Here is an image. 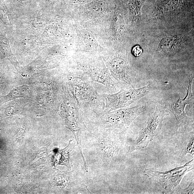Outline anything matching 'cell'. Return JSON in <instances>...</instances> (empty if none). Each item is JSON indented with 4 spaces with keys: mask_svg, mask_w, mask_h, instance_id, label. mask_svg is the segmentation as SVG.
<instances>
[{
    "mask_svg": "<svg viewBox=\"0 0 194 194\" xmlns=\"http://www.w3.org/2000/svg\"><path fill=\"white\" fill-rule=\"evenodd\" d=\"M68 85L72 96L80 110H91L100 114L104 112V98L96 91L87 76H68Z\"/></svg>",
    "mask_w": 194,
    "mask_h": 194,
    "instance_id": "cell-1",
    "label": "cell"
},
{
    "mask_svg": "<svg viewBox=\"0 0 194 194\" xmlns=\"http://www.w3.org/2000/svg\"><path fill=\"white\" fill-rule=\"evenodd\" d=\"M194 159L185 164L167 171H161L154 168H146L144 173L151 180L160 184L164 189L163 193H173L180 188L184 176L194 170Z\"/></svg>",
    "mask_w": 194,
    "mask_h": 194,
    "instance_id": "cell-2",
    "label": "cell"
},
{
    "mask_svg": "<svg viewBox=\"0 0 194 194\" xmlns=\"http://www.w3.org/2000/svg\"><path fill=\"white\" fill-rule=\"evenodd\" d=\"M145 108L144 105L126 107L98 114V122L104 128L126 130Z\"/></svg>",
    "mask_w": 194,
    "mask_h": 194,
    "instance_id": "cell-3",
    "label": "cell"
},
{
    "mask_svg": "<svg viewBox=\"0 0 194 194\" xmlns=\"http://www.w3.org/2000/svg\"><path fill=\"white\" fill-rule=\"evenodd\" d=\"M164 106L157 104L155 112L149 116L147 125L139 132L130 146L128 153L145 149L161 131L165 115Z\"/></svg>",
    "mask_w": 194,
    "mask_h": 194,
    "instance_id": "cell-4",
    "label": "cell"
},
{
    "mask_svg": "<svg viewBox=\"0 0 194 194\" xmlns=\"http://www.w3.org/2000/svg\"><path fill=\"white\" fill-rule=\"evenodd\" d=\"M80 111L72 97L70 101L67 103H64L61 105L59 114L65 125L74 134L85 165V169L87 170L88 166L83 154L81 146L82 134L83 132L86 131L87 128L84 123Z\"/></svg>",
    "mask_w": 194,
    "mask_h": 194,
    "instance_id": "cell-5",
    "label": "cell"
},
{
    "mask_svg": "<svg viewBox=\"0 0 194 194\" xmlns=\"http://www.w3.org/2000/svg\"><path fill=\"white\" fill-rule=\"evenodd\" d=\"M152 89L149 85L139 89L131 88L122 90L111 94L102 95L105 103L104 112L129 107L131 104L148 94Z\"/></svg>",
    "mask_w": 194,
    "mask_h": 194,
    "instance_id": "cell-6",
    "label": "cell"
},
{
    "mask_svg": "<svg viewBox=\"0 0 194 194\" xmlns=\"http://www.w3.org/2000/svg\"><path fill=\"white\" fill-rule=\"evenodd\" d=\"M193 79L192 75L189 76L187 95L184 98H181L179 96L177 101L169 102L165 103L164 106L165 109L170 111L175 117L178 130L183 128L191 121V119L186 113L185 108L187 105H191L193 104L194 95L192 90Z\"/></svg>",
    "mask_w": 194,
    "mask_h": 194,
    "instance_id": "cell-7",
    "label": "cell"
},
{
    "mask_svg": "<svg viewBox=\"0 0 194 194\" xmlns=\"http://www.w3.org/2000/svg\"><path fill=\"white\" fill-rule=\"evenodd\" d=\"M110 72L118 82L131 88H134L135 76L125 59L117 57L110 62Z\"/></svg>",
    "mask_w": 194,
    "mask_h": 194,
    "instance_id": "cell-8",
    "label": "cell"
},
{
    "mask_svg": "<svg viewBox=\"0 0 194 194\" xmlns=\"http://www.w3.org/2000/svg\"><path fill=\"white\" fill-rule=\"evenodd\" d=\"M72 140L69 141V144L66 148L62 150L59 151L58 152L62 155L58 164L64 165L69 168H71V165L69 163V153L70 151L73 148V145L72 144Z\"/></svg>",
    "mask_w": 194,
    "mask_h": 194,
    "instance_id": "cell-9",
    "label": "cell"
},
{
    "mask_svg": "<svg viewBox=\"0 0 194 194\" xmlns=\"http://www.w3.org/2000/svg\"><path fill=\"white\" fill-rule=\"evenodd\" d=\"M194 140L193 133L187 141L186 147L184 151V155H186L189 154L192 156L194 155Z\"/></svg>",
    "mask_w": 194,
    "mask_h": 194,
    "instance_id": "cell-10",
    "label": "cell"
},
{
    "mask_svg": "<svg viewBox=\"0 0 194 194\" xmlns=\"http://www.w3.org/2000/svg\"><path fill=\"white\" fill-rule=\"evenodd\" d=\"M194 179L191 181L190 183L188 186L185 189L180 188L179 189L176 193L180 194H194Z\"/></svg>",
    "mask_w": 194,
    "mask_h": 194,
    "instance_id": "cell-11",
    "label": "cell"
},
{
    "mask_svg": "<svg viewBox=\"0 0 194 194\" xmlns=\"http://www.w3.org/2000/svg\"><path fill=\"white\" fill-rule=\"evenodd\" d=\"M132 52L133 55L135 56L136 57H139L142 53V49L139 46L137 45L133 47L132 50Z\"/></svg>",
    "mask_w": 194,
    "mask_h": 194,
    "instance_id": "cell-12",
    "label": "cell"
},
{
    "mask_svg": "<svg viewBox=\"0 0 194 194\" xmlns=\"http://www.w3.org/2000/svg\"><path fill=\"white\" fill-rule=\"evenodd\" d=\"M145 1L146 0H135V4L139 10L141 9Z\"/></svg>",
    "mask_w": 194,
    "mask_h": 194,
    "instance_id": "cell-13",
    "label": "cell"
}]
</instances>
